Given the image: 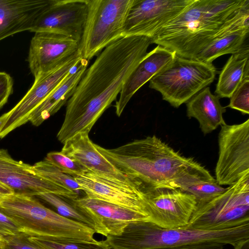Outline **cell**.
Here are the masks:
<instances>
[{
	"label": "cell",
	"instance_id": "cell-32",
	"mask_svg": "<svg viewBox=\"0 0 249 249\" xmlns=\"http://www.w3.org/2000/svg\"><path fill=\"white\" fill-rule=\"evenodd\" d=\"M14 81L8 73L0 71V109L7 102L13 92Z\"/></svg>",
	"mask_w": 249,
	"mask_h": 249
},
{
	"label": "cell",
	"instance_id": "cell-10",
	"mask_svg": "<svg viewBox=\"0 0 249 249\" xmlns=\"http://www.w3.org/2000/svg\"><path fill=\"white\" fill-rule=\"evenodd\" d=\"M82 59L78 50L53 71L35 78L22 98L12 109L0 116V139L29 122L36 108Z\"/></svg>",
	"mask_w": 249,
	"mask_h": 249
},
{
	"label": "cell",
	"instance_id": "cell-22",
	"mask_svg": "<svg viewBox=\"0 0 249 249\" xmlns=\"http://www.w3.org/2000/svg\"><path fill=\"white\" fill-rule=\"evenodd\" d=\"M187 116L197 120L204 135L211 133L226 123L223 117L226 111L219 97L213 94L209 87L198 92L186 103Z\"/></svg>",
	"mask_w": 249,
	"mask_h": 249
},
{
	"label": "cell",
	"instance_id": "cell-14",
	"mask_svg": "<svg viewBox=\"0 0 249 249\" xmlns=\"http://www.w3.org/2000/svg\"><path fill=\"white\" fill-rule=\"evenodd\" d=\"M0 182L11 189L14 194L29 196L53 194L70 200L78 193L54 183L38 175L33 166L13 159L6 149L0 148Z\"/></svg>",
	"mask_w": 249,
	"mask_h": 249
},
{
	"label": "cell",
	"instance_id": "cell-38",
	"mask_svg": "<svg viewBox=\"0 0 249 249\" xmlns=\"http://www.w3.org/2000/svg\"><path fill=\"white\" fill-rule=\"evenodd\" d=\"M0 248H2V247H1V241H0Z\"/></svg>",
	"mask_w": 249,
	"mask_h": 249
},
{
	"label": "cell",
	"instance_id": "cell-40",
	"mask_svg": "<svg viewBox=\"0 0 249 249\" xmlns=\"http://www.w3.org/2000/svg\"><path fill=\"white\" fill-rule=\"evenodd\" d=\"M108 249H111L109 248Z\"/></svg>",
	"mask_w": 249,
	"mask_h": 249
},
{
	"label": "cell",
	"instance_id": "cell-11",
	"mask_svg": "<svg viewBox=\"0 0 249 249\" xmlns=\"http://www.w3.org/2000/svg\"><path fill=\"white\" fill-rule=\"evenodd\" d=\"M73 178L89 197L149 214L142 185L139 182L124 181L89 170Z\"/></svg>",
	"mask_w": 249,
	"mask_h": 249
},
{
	"label": "cell",
	"instance_id": "cell-16",
	"mask_svg": "<svg viewBox=\"0 0 249 249\" xmlns=\"http://www.w3.org/2000/svg\"><path fill=\"white\" fill-rule=\"evenodd\" d=\"M79 49L71 37L49 32H36L31 40L27 61L34 78L48 73L63 64Z\"/></svg>",
	"mask_w": 249,
	"mask_h": 249
},
{
	"label": "cell",
	"instance_id": "cell-7",
	"mask_svg": "<svg viewBox=\"0 0 249 249\" xmlns=\"http://www.w3.org/2000/svg\"><path fill=\"white\" fill-rule=\"evenodd\" d=\"M249 223V173L226 188L220 195L197 203L188 228L224 230Z\"/></svg>",
	"mask_w": 249,
	"mask_h": 249
},
{
	"label": "cell",
	"instance_id": "cell-1",
	"mask_svg": "<svg viewBox=\"0 0 249 249\" xmlns=\"http://www.w3.org/2000/svg\"><path fill=\"white\" fill-rule=\"evenodd\" d=\"M152 39L142 36H123L110 43L86 69L67 104L57 134L63 143L80 132L89 133L116 99L129 76L147 53Z\"/></svg>",
	"mask_w": 249,
	"mask_h": 249
},
{
	"label": "cell",
	"instance_id": "cell-9",
	"mask_svg": "<svg viewBox=\"0 0 249 249\" xmlns=\"http://www.w3.org/2000/svg\"><path fill=\"white\" fill-rule=\"evenodd\" d=\"M215 179L220 185H231L249 173V119L221 126Z\"/></svg>",
	"mask_w": 249,
	"mask_h": 249
},
{
	"label": "cell",
	"instance_id": "cell-27",
	"mask_svg": "<svg viewBox=\"0 0 249 249\" xmlns=\"http://www.w3.org/2000/svg\"><path fill=\"white\" fill-rule=\"evenodd\" d=\"M32 166L34 171L42 178L77 193L82 191L73 177L62 172L49 161L44 160Z\"/></svg>",
	"mask_w": 249,
	"mask_h": 249
},
{
	"label": "cell",
	"instance_id": "cell-19",
	"mask_svg": "<svg viewBox=\"0 0 249 249\" xmlns=\"http://www.w3.org/2000/svg\"><path fill=\"white\" fill-rule=\"evenodd\" d=\"M176 55L175 52L160 45L147 53L123 86L119 99L115 106L118 116H121L136 91L170 63Z\"/></svg>",
	"mask_w": 249,
	"mask_h": 249
},
{
	"label": "cell",
	"instance_id": "cell-2",
	"mask_svg": "<svg viewBox=\"0 0 249 249\" xmlns=\"http://www.w3.org/2000/svg\"><path fill=\"white\" fill-rule=\"evenodd\" d=\"M249 0H194L163 27L153 43L194 59L213 40L239 30L235 15Z\"/></svg>",
	"mask_w": 249,
	"mask_h": 249
},
{
	"label": "cell",
	"instance_id": "cell-31",
	"mask_svg": "<svg viewBox=\"0 0 249 249\" xmlns=\"http://www.w3.org/2000/svg\"><path fill=\"white\" fill-rule=\"evenodd\" d=\"M30 234L19 232L0 238L2 249H41L29 239Z\"/></svg>",
	"mask_w": 249,
	"mask_h": 249
},
{
	"label": "cell",
	"instance_id": "cell-23",
	"mask_svg": "<svg viewBox=\"0 0 249 249\" xmlns=\"http://www.w3.org/2000/svg\"><path fill=\"white\" fill-rule=\"evenodd\" d=\"M249 76V46L232 54L221 71L215 93L219 98H230L243 79Z\"/></svg>",
	"mask_w": 249,
	"mask_h": 249
},
{
	"label": "cell",
	"instance_id": "cell-37",
	"mask_svg": "<svg viewBox=\"0 0 249 249\" xmlns=\"http://www.w3.org/2000/svg\"><path fill=\"white\" fill-rule=\"evenodd\" d=\"M4 196H2V195H0V201L1 200V199H2V198Z\"/></svg>",
	"mask_w": 249,
	"mask_h": 249
},
{
	"label": "cell",
	"instance_id": "cell-28",
	"mask_svg": "<svg viewBox=\"0 0 249 249\" xmlns=\"http://www.w3.org/2000/svg\"><path fill=\"white\" fill-rule=\"evenodd\" d=\"M29 239L41 249H108L104 241L98 244L54 240L49 238L30 235Z\"/></svg>",
	"mask_w": 249,
	"mask_h": 249
},
{
	"label": "cell",
	"instance_id": "cell-29",
	"mask_svg": "<svg viewBox=\"0 0 249 249\" xmlns=\"http://www.w3.org/2000/svg\"><path fill=\"white\" fill-rule=\"evenodd\" d=\"M62 172L75 177L88 170L77 161L64 155L61 151H53L48 153L44 159Z\"/></svg>",
	"mask_w": 249,
	"mask_h": 249
},
{
	"label": "cell",
	"instance_id": "cell-26",
	"mask_svg": "<svg viewBox=\"0 0 249 249\" xmlns=\"http://www.w3.org/2000/svg\"><path fill=\"white\" fill-rule=\"evenodd\" d=\"M52 206L60 215L82 223L95 231V224L91 217L84 211L69 202L66 199L51 193H44L37 196Z\"/></svg>",
	"mask_w": 249,
	"mask_h": 249
},
{
	"label": "cell",
	"instance_id": "cell-13",
	"mask_svg": "<svg viewBox=\"0 0 249 249\" xmlns=\"http://www.w3.org/2000/svg\"><path fill=\"white\" fill-rule=\"evenodd\" d=\"M194 0H134L123 36H142L152 39Z\"/></svg>",
	"mask_w": 249,
	"mask_h": 249
},
{
	"label": "cell",
	"instance_id": "cell-15",
	"mask_svg": "<svg viewBox=\"0 0 249 249\" xmlns=\"http://www.w3.org/2000/svg\"><path fill=\"white\" fill-rule=\"evenodd\" d=\"M87 14V0H52L30 32L59 34L80 42Z\"/></svg>",
	"mask_w": 249,
	"mask_h": 249
},
{
	"label": "cell",
	"instance_id": "cell-30",
	"mask_svg": "<svg viewBox=\"0 0 249 249\" xmlns=\"http://www.w3.org/2000/svg\"><path fill=\"white\" fill-rule=\"evenodd\" d=\"M230 98L228 107L243 114H249V76L243 79Z\"/></svg>",
	"mask_w": 249,
	"mask_h": 249
},
{
	"label": "cell",
	"instance_id": "cell-36",
	"mask_svg": "<svg viewBox=\"0 0 249 249\" xmlns=\"http://www.w3.org/2000/svg\"><path fill=\"white\" fill-rule=\"evenodd\" d=\"M233 249H249V239L239 242L233 246Z\"/></svg>",
	"mask_w": 249,
	"mask_h": 249
},
{
	"label": "cell",
	"instance_id": "cell-20",
	"mask_svg": "<svg viewBox=\"0 0 249 249\" xmlns=\"http://www.w3.org/2000/svg\"><path fill=\"white\" fill-rule=\"evenodd\" d=\"M63 144L61 152L88 170L124 181L134 180L120 172L98 151L88 133H78Z\"/></svg>",
	"mask_w": 249,
	"mask_h": 249
},
{
	"label": "cell",
	"instance_id": "cell-33",
	"mask_svg": "<svg viewBox=\"0 0 249 249\" xmlns=\"http://www.w3.org/2000/svg\"><path fill=\"white\" fill-rule=\"evenodd\" d=\"M19 232L20 230L15 222L0 211V238Z\"/></svg>",
	"mask_w": 249,
	"mask_h": 249
},
{
	"label": "cell",
	"instance_id": "cell-4",
	"mask_svg": "<svg viewBox=\"0 0 249 249\" xmlns=\"http://www.w3.org/2000/svg\"><path fill=\"white\" fill-rule=\"evenodd\" d=\"M249 239V223L221 231H203L186 226L160 228L148 221L128 224L119 235L106 237L111 249H157L186 245L215 243L234 246Z\"/></svg>",
	"mask_w": 249,
	"mask_h": 249
},
{
	"label": "cell",
	"instance_id": "cell-12",
	"mask_svg": "<svg viewBox=\"0 0 249 249\" xmlns=\"http://www.w3.org/2000/svg\"><path fill=\"white\" fill-rule=\"evenodd\" d=\"M143 189L150 222L164 229L188 225L197 205L193 195L179 188Z\"/></svg>",
	"mask_w": 249,
	"mask_h": 249
},
{
	"label": "cell",
	"instance_id": "cell-34",
	"mask_svg": "<svg viewBox=\"0 0 249 249\" xmlns=\"http://www.w3.org/2000/svg\"><path fill=\"white\" fill-rule=\"evenodd\" d=\"M225 246L221 244L204 243L157 249H227L225 248Z\"/></svg>",
	"mask_w": 249,
	"mask_h": 249
},
{
	"label": "cell",
	"instance_id": "cell-17",
	"mask_svg": "<svg viewBox=\"0 0 249 249\" xmlns=\"http://www.w3.org/2000/svg\"><path fill=\"white\" fill-rule=\"evenodd\" d=\"M75 206L87 213L95 224V231L106 237L120 235L131 223L150 221L149 214L127 209L87 196L71 200Z\"/></svg>",
	"mask_w": 249,
	"mask_h": 249
},
{
	"label": "cell",
	"instance_id": "cell-18",
	"mask_svg": "<svg viewBox=\"0 0 249 249\" xmlns=\"http://www.w3.org/2000/svg\"><path fill=\"white\" fill-rule=\"evenodd\" d=\"M52 0H0V41L32 29Z\"/></svg>",
	"mask_w": 249,
	"mask_h": 249
},
{
	"label": "cell",
	"instance_id": "cell-21",
	"mask_svg": "<svg viewBox=\"0 0 249 249\" xmlns=\"http://www.w3.org/2000/svg\"><path fill=\"white\" fill-rule=\"evenodd\" d=\"M89 61L82 59L59 85L41 102L31 114L30 121L36 126L56 113L72 96L88 68Z\"/></svg>",
	"mask_w": 249,
	"mask_h": 249
},
{
	"label": "cell",
	"instance_id": "cell-39",
	"mask_svg": "<svg viewBox=\"0 0 249 249\" xmlns=\"http://www.w3.org/2000/svg\"><path fill=\"white\" fill-rule=\"evenodd\" d=\"M0 249H2V248H0Z\"/></svg>",
	"mask_w": 249,
	"mask_h": 249
},
{
	"label": "cell",
	"instance_id": "cell-3",
	"mask_svg": "<svg viewBox=\"0 0 249 249\" xmlns=\"http://www.w3.org/2000/svg\"><path fill=\"white\" fill-rule=\"evenodd\" d=\"M95 146L120 172L146 188H178L179 181L198 164L155 135L113 149Z\"/></svg>",
	"mask_w": 249,
	"mask_h": 249
},
{
	"label": "cell",
	"instance_id": "cell-24",
	"mask_svg": "<svg viewBox=\"0 0 249 249\" xmlns=\"http://www.w3.org/2000/svg\"><path fill=\"white\" fill-rule=\"evenodd\" d=\"M178 188L193 195L197 203L208 201L226 190L200 164L179 182Z\"/></svg>",
	"mask_w": 249,
	"mask_h": 249
},
{
	"label": "cell",
	"instance_id": "cell-5",
	"mask_svg": "<svg viewBox=\"0 0 249 249\" xmlns=\"http://www.w3.org/2000/svg\"><path fill=\"white\" fill-rule=\"evenodd\" d=\"M0 211L12 219L21 232L62 241L97 244L93 229L65 218L34 196L13 194L0 201Z\"/></svg>",
	"mask_w": 249,
	"mask_h": 249
},
{
	"label": "cell",
	"instance_id": "cell-8",
	"mask_svg": "<svg viewBox=\"0 0 249 249\" xmlns=\"http://www.w3.org/2000/svg\"><path fill=\"white\" fill-rule=\"evenodd\" d=\"M134 0H87L88 14L79 42L83 59L89 61L113 41L123 37Z\"/></svg>",
	"mask_w": 249,
	"mask_h": 249
},
{
	"label": "cell",
	"instance_id": "cell-35",
	"mask_svg": "<svg viewBox=\"0 0 249 249\" xmlns=\"http://www.w3.org/2000/svg\"><path fill=\"white\" fill-rule=\"evenodd\" d=\"M14 194V191L0 182V195L3 196H9Z\"/></svg>",
	"mask_w": 249,
	"mask_h": 249
},
{
	"label": "cell",
	"instance_id": "cell-25",
	"mask_svg": "<svg viewBox=\"0 0 249 249\" xmlns=\"http://www.w3.org/2000/svg\"><path fill=\"white\" fill-rule=\"evenodd\" d=\"M249 32L244 30L230 32L213 40L194 59L212 63L221 55L238 52L244 46Z\"/></svg>",
	"mask_w": 249,
	"mask_h": 249
},
{
	"label": "cell",
	"instance_id": "cell-6",
	"mask_svg": "<svg viewBox=\"0 0 249 249\" xmlns=\"http://www.w3.org/2000/svg\"><path fill=\"white\" fill-rule=\"evenodd\" d=\"M216 73L212 63L176 55L149 81V87L160 92L163 100L177 108L211 84Z\"/></svg>",
	"mask_w": 249,
	"mask_h": 249
}]
</instances>
